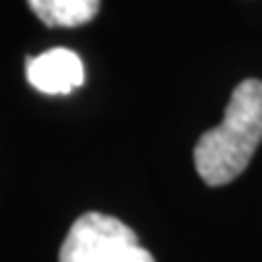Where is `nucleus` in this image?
I'll return each instance as SVG.
<instances>
[{
    "label": "nucleus",
    "mask_w": 262,
    "mask_h": 262,
    "mask_svg": "<svg viewBox=\"0 0 262 262\" xmlns=\"http://www.w3.org/2000/svg\"><path fill=\"white\" fill-rule=\"evenodd\" d=\"M262 141V80H243L228 100L224 122L209 129L194 146L199 178L211 187L235 180Z\"/></svg>",
    "instance_id": "f257e3e1"
},
{
    "label": "nucleus",
    "mask_w": 262,
    "mask_h": 262,
    "mask_svg": "<svg viewBox=\"0 0 262 262\" xmlns=\"http://www.w3.org/2000/svg\"><path fill=\"white\" fill-rule=\"evenodd\" d=\"M58 262H156L136 233L114 216L88 211L66 235Z\"/></svg>",
    "instance_id": "f03ea898"
},
{
    "label": "nucleus",
    "mask_w": 262,
    "mask_h": 262,
    "mask_svg": "<svg viewBox=\"0 0 262 262\" xmlns=\"http://www.w3.org/2000/svg\"><path fill=\"white\" fill-rule=\"evenodd\" d=\"M27 80L32 88L47 95H68L85 80L80 56L71 49H49L27 58Z\"/></svg>",
    "instance_id": "7ed1b4c3"
},
{
    "label": "nucleus",
    "mask_w": 262,
    "mask_h": 262,
    "mask_svg": "<svg viewBox=\"0 0 262 262\" xmlns=\"http://www.w3.org/2000/svg\"><path fill=\"white\" fill-rule=\"evenodd\" d=\"M47 27H80L95 19L100 0H27Z\"/></svg>",
    "instance_id": "20e7f679"
}]
</instances>
